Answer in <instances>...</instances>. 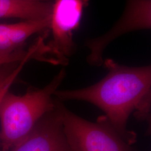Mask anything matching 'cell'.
I'll list each match as a JSON object with an SVG mask.
<instances>
[{"instance_id":"277c9868","label":"cell","mask_w":151,"mask_h":151,"mask_svg":"<svg viewBox=\"0 0 151 151\" xmlns=\"http://www.w3.org/2000/svg\"><path fill=\"white\" fill-rule=\"evenodd\" d=\"M88 0H55L52 6L50 27L53 40L47 44L50 53L59 64L67 63V57L75 50L73 31L81 20L83 7Z\"/></svg>"},{"instance_id":"8992f818","label":"cell","mask_w":151,"mask_h":151,"mask_svg":"<svg viewBox=\"0 0 151 151\" xmlns=\"http://www.w3.org/2000/svg\"><path fill=\"white\" fill-rule=\"evenodd\" d=\"M10 151H72L65 135L58 109L53 110L40 119L28 135Z\"/></svg>"},{"instance_id":"9c48e42d","label":"cell","mask_w":151,"mask_h":151,"mask_svg":"<svg viewBox=\"0 0 151 151\" xmlns=\"http://www.w3.org/2000/svg\"><path fill=\"white\" fill-rule=\"evenodd\" d=\"M27 55V52L22 49H18L9 53L0 54V66L9 63L20 62L26 58Z\"/></svg>"},{"instance_id":"7c38bea8","label":"cell","mask_w":151,"mask_h":151,"mask_svg":"<svg viewBox=\"0 0 151 151\" xmlns=\"http://www.w3.org/2000/svg\"><path fill=\"white\" fill-rule=\"evenodd\" d=\"M25 1H35V2H45L48 0H25Z\"/></svg>"},{"instance_id":"ba28073f","label":"cell","mask_w":151,"mask_h":151,"mask_svg":"<svg viewBox=\"0 0 151 151\" xmlns=\"http://www.w3.org/2000/svg\"><path fill=\"white\" fill-rule=\"evenodd\" d=\"M51 4L25 0H0V18L36 20L51 16Z\"/></svg>"},{"instance_id":"52a82bcc","label":"cell","mask_w":151,"mask_h":151,"mask_svg":"<svg viewBox=\"0 0 151 151\" xmlns=\"http://www.w3.org/2000/svg\"><path fill=\"white\" fill-rule=\"evenodd\" d=\"M50 18L51 16L41 20L0 24V54L20 49L30 36L50 27Z\"/></svg>"},{"instance_id":"7a4b0ae2","label":"cell","mask_w":151,"mask_h":151,"mask_svg":"<svg viewBox=\"0 0 151 151\" xmlns=\"http://www.w3.org/2000/svg\"><path fill=\"white\" fill-rule=\"evenodd\" d=\"M65 77V70H62L42 89L29 91L22 96L6 94L0 104V139L3 151H8L25 138L38 121L53 109L52 95Z\"/></svg>"},{"instance_id":"5b68a950","label":"cell","mask_w":151,"mask_h":151,"mask_svg":"<svg viewBox=\"0 0 151 151\" xmlns=\"http://www.w3.org/2000/svg\"><path fill=\"white\" fill-rule=\"evenodd\" d=\"M151 0H126L124 12L113 27L103 35L87 41L90 52L87 57L92 65L100 66L104 63V49L115 39L124 34L151 27Z\"/></svg>"},{"instance_id":"6da1fadb","label":"cell","mask_w":151,"mask_h":151,"mask_svg":"<svg viewBox=\"0 0 151 151\" xmlns=\"http://www.w3.org/2000/svg\"><path fill=\"white\" fill-rule=\"evenodd\" d=\"M108 73L90 86L72 90H56L60 100H81L91 103L105 113L114 129L128 144L136 141V134L127 129L130 115L150 123L151 68L130 67L108 59L103 63Z\"/></svg>"},{"instance_id":"8fae6325","label":"cell","mask_w":151,"mask_h":151,"mask_svg":"<svg viewBox=\"0 0 151 151\" xmlns=\"http://www.w3.org/2000/svg\"><path fill=\"white\" fill-rule=\"evenodd\" d=\"M19 63H12L0 66V87L7 80Z\"/></svg>"},{"instance_id":"30bf717a","label":"cell","mask_w":151,"mask_h":151,"mask_svg":"<svg viewBox=\"0 0 151 151\" xmlns=\"http://www.w3.org/2000/svg\"><path fill=\"white\" fill-rule=\"evenodd\" d=\"M28 60H29L26 59V60H23L21 62H20L19 64L16 67V68L9 77L7 80L5 82V83L1 86L0 87V104L1 103L4 97L5 96L6 94L9 91L10 87H11V85L14 82V81H15L16 77L22 70L24 65H25V63L27 62Z\"/></svg>"},{"instance_id":"3957f363","label":"cell","mask_w":151,"mask_h":151,"mask_svg":"<svg viewBox=\"0 0 151 151\" xmlns=\"http://www.w3.org/2000/svg\"><path fill=\"white\" fill-rule=\"evenodd\" d=\"M65 137L72 151H132L106 116L91 122L56 103Z\"/></svg>"}]
</instances>
